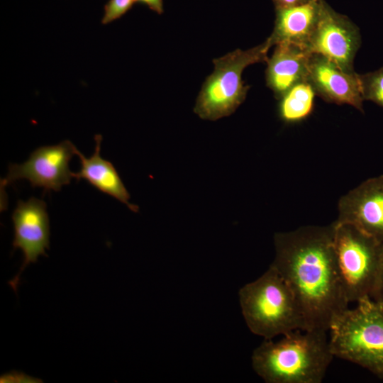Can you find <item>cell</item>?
<instances>
[{
    "instance_id": "obj_1",
    "label": "cell",
    "mask_w": 383,
    "mask_h": 383,
    "mask_svg": "<svg viewBox=\"0 0 383 383\" xmlns=\"http://www.w3.org/2000/svg\"><path fill=\"white\" fill-rule=\"evenodd\" d=\"M333 231V223L304 226L274 236L271 265L292 291L305 330L328 331L335 316L348 308L337 272Z\"/></svg>"
},
{
    "instance_id": "obj_2",
    "label": "cell",
    "mask_w": 383,
    "mask_h": 383,
    "mask_svg": "<svg viewBox=\"0 0 383 383\" xmlns=\"http://www.w3.org/2000/svg\"><path fill=\"white\" fill-rule=\"evenodd\" d=\"M326 333L297 329L277 341L264 339L252 353V368L267 383H320L334 357Z\"/></svg>"
},
{
    "instance_id": "obj_3",
    "label": "cell",
    "mask_w": 383,
    "mask_h": 383,
    "mask_svg": "<svg viewBox=\"0 0 383 383\" xmlns=\"http://www.w3.org/2000/svg\"><path fill=\"white\" fill-rule=\"evenodd\" d=\"M242 314L250 331L264 339L305 330L304 319L289 285L272 265L239 291Z\"/></svg>"
},
{
    "instance_id": "obj_4",
    "label": "cell",
    "mask_w": 383,
    "mask_h": 383,
    "mask_svg": "<svg viewBox=\"0 0 383 383\" xmlns=\"http://www.w3.org/2000/svg\"><path fill=\"white\" fill-rule=\"evenodd\" d=\"M356 304L332 321L331 351L383 379V302L367 298Z\"/></svg>"
},
{
    "instance_id": "obj_5",
    "label": "cell",
    "mask_w": 383,
    "mask_h": 383,
    "mask_svg": "<svg viewBox=\"0 0 383 383\" xmlns=\"http://www.w3.org/2000/svg\"><path fill=\"white\" fill-rule=\"evenodd\" d=\"M338 274L348 303L371 298L383 260V242L348 223L333 222Z\"/></svg>"
},
{
    "instance_id": "obj_6",
    "label": "cell",
    "mask_w": 383,
    "mask_h": 383,
    "mask_svg": "<svg viewBox=\"0 0 383 383\" xmlns=\"http://www.w3.org/2000/svg\"><path fill=\"white\" fill-rule=\"evenodd\" d=\"M272 45L269 37L255 48L238 49L213 60L214 70L202 86L194 112L201 118L210 121L232 114L244 101L249 89L242 80L244 69L250 65L267 61L268 50Z\"/></svg>"
},
{
    "instance_id": "obj_7",
    "label": "cell",
    "mask_w": 383,
    "mask_h": 383,
    "mask_svg": "<svg viewBox=\"0 0 383 383\" xmlns=\"http://www.w3.org/2000/svg\"><path fill=\"white\" fill-rule=\"evenodd\" d=\"M77 150L68 140L38 148L25 162L9 165L7 175L1 180V191L20 179L28 180L33 187L43 188L44 192L60 191L73 177L69 162Z\"/></svg>"
},
{
    "instance_id": "obj_8",
    "label": "cell",
    "mask_w": 383,
    "mask_h": 383,
    "mask_svg": "<svg viewBox=\"0 0 383 383\" xmlns=\"http://www.w3.org/2000/svg\"><path fill=\"white\" fill-rule=\"evenodd\" d=\"M360 44L357 27L323 4L318 22L309 40V50L324 56L344 72L354 73L353 61Z\"/></svg>"
},
{
    "instance_id": "obj_9",
    "label": "cell",
    "mask_w": 383,
    "mask_h": 383,
    "mask_svg": "<svg viewBox=\"0 0 383 383\" xmlns=\"http://www.w3.org/2000/svg\"><path fill=\"white\" fill-rule=\"evenodd\" d=\"M46 203L35 197L27 201L18 200L12 213L14 228L13 247L20 248L23 261L18 273L9 284L16 292L23 271L30 263L37 262L40 255L47 256L50 248V223Z\"/></svg>"
},
{
    "instance_id": "obj_10",
    "label": "cell",
    "mask_w": 383,
    "mask_h": 383,
    "mask_svg": "<svg viewBox=\"0 0 383 383\" xmlns=\"http://www.w3.org/2000/svg\"><path fill=\"white\" fill-rule=\"evenodd\" d=\"M339 223H350L383 242V175L369 178L342 196Z\"/></svg>"
},
{
    "instance_id": "obj_11",
    "label": "cell",
    "mask_w": 383,
    "mask_h": 383,
    "mask_svg": "<svg viewBox=\"0 0 383 383\" xmlns=\"http://www.w3.org/2000/svg\"><path fill=\"white\" fill-rule=\"evenodd\" d=\"M307 81L316 94L328 102L348 104L364 112L358 74L348 73L324 56L312 53Z\"/></svg>"
},
{
    "instance_id": "obj_12",
    "label": "cell",
    "mask_w": 383,
    "mask_h": 383,
    "mask_svg": "<svg viewBox=\"0 0 383 383\" xmlns=\"http://www.w3.org/2000/svg\"><path fill=\"white\" fill-rule=\"evenodd\" d=\"M267 60V86L279 99L294 85L307 81L311 52L301 46L280 43Z\"/></svg>"
},
{
    "instance_id": "obj_13",
    "label": "cell",
    "mask_w": 383,
    "mask_h": 383,
    "mask_svg": "<svg viewBox=\"0 0 383 383\" xmlns=\"http://www.w3.org/2000/svg\"><path fill=\"white\" fill-rule=\"evenodd\" d=\"M323 4L321 0H312L298 6L277 9L274 28L270 36L273 45L288 43L308 49Z\"/></svg>"
},
{
    "instance_id": "obj_14",
    "label": "cell",
    "mask_w": 383,
    "mask_h": 383,
    "mask_svg": "<svg viewBox=\"0 0 383 383\" xmlns=\"http://www.w3.org/2000/svg\"><path fill=\"white\" fill-rule=\"evenodd\" d=\"M96 146L94 152L89 157H85L78 150L77 154L80 160L81 167L78 172H72V177L77 180L84 179L99 191L116 199L125 204L130 210L138 212V206L130 203V194L123 184L118 173L113 164L101 157V143L102 136L94 137Z\"/></svg>"
},
{
    "instance_id": "obj_15",
    "label": "cell",
    "mask_w": 383,
    "mask_h": 383,
    "mask_svg": "<svg viewBox=\"0 0 383 383\" xmlns=\"http://www.w3.org/2000/svg\"><path fill=\"white\" fill-rule=\"evenodd\" d=\"M315 94L308 81L292 87L279 99L280 118L287 123H296L306 118L313 111Z\"/></svg>"
},
{
    "instance_id": "obj_16",
    "label": "cell",
    "mask_w": 383,
    "mask_h": 383,
    "mask_svg": "<svg viewBox=\"0 0 383 383\" xmlns=\"http://www.w3.org/2000/svg\"><path fill=\"white\" fill-rule=\"evenodd\" d=\"M358 77L364 101H371L383 107V67Z\"/></svg>"
},
{
    "instance_id": "obj_17",
    "label": "cell",
    "mask_w": 383,
    "mask_h": 383,
    "mask_svg": "<svg viewBox=\"0 0 383 383\" xmlns=\"http://www.w3.org/2000/svg\"><path fill=\"white\" fill-rule=\"evenodd\" d=\"M135 3V0H109L104 6L101 23L107 24L119 18L129 11Z\"/></svg>"
},
{
    "instance_id": "obj_18",
    "label": "cell",
    "mask_w": 383,
    "mask_h": 383,
    "mask_svg": "<svg viewBox=\"0 0 383 383\" xmlns=\"http://www.w3.org/2000/svg\"><path fill=\"white\" fill-rule=\"evenodd\" d=\"M372 299L375 301L383 302V260L378 273V277Z\"/></svg>"
},
{
    "instance_id": "obj_19",
    "label": "cell",
    "mask_w": 383,
    "mask_h": 383,
    "mask_svg": "<svg viewBox=\"0 0 383 383\" xmlns=\"http://www.w3.org/2000/svg\"><path fill=\"white\" fill-rule=\"evenodd\" d=\"M135 3H140L148 6L151 10L161 14L163 13L162 0H135Z\"/></svg>"
},
{
    "instance_id": "obj_20",
    "label": "cell",
    "mask_w": 383,
    "mask_h": 383,
    "mask_svg": "<svg viewBox=\"0 0 383 383\" xmlns=\"http://www.w3.org/2000/svg\"><path fill=\"white\" fill-rule=\"evenodd\" d=\"M311 1L312 0H273L277 9L298 6Z\"/></svg>"
}]
</instances>
